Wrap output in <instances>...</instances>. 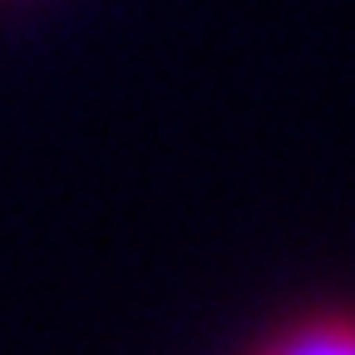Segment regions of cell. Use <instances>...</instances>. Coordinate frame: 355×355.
I'll return each instance as SVG.
<instances>
[{"label": "cell", "instance_id": "1", "mask_svg": "<svg viewBox=\"0 0 355 355\" xmlns=\"http://www.w3.org/2000/svg\"><path fill=\"white\" fill-rule=\"evenodd\" d=\"M257 355H355V316H306V321H291Z\"/></svg>", "mask_w": 355, "mask_h": 355}]
</instances>
